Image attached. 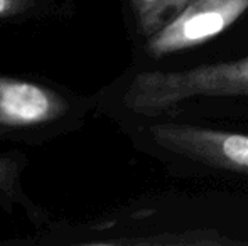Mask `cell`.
I'll return each mask as SVG.
<instances>
[{"mask_svg":"<svg viewBox=\"0 0 248 246\" xmlns=\"http://www.w3.org/2000/svg\"><path fill=\"white\" fill-rule=\"evenodd\" d=\"M199 96H248V56L238 61L135 76L125 103L140 115H159Z\"/></svg>","mask_w":248,"mask_h":246,"instance_id":"obj_1","label":"cell"},{"mask_svg":"<svg viewBox=\"0 0 248 246\" xmlns=\"http://www.w3.org/2000/svg\"><path fill=\"white\" fill-rule=\"evenodd\" d=\"M248 10V0H191L176 17L149 36L147 51L160 58L198 47L225 32Z\"/></svg>","mask_w":248,"mask_h":246,"instance_id":"obj_2","label":"cell"},{"mask_svg":"<svg viewBox=\"0 0 248 246\" xmlns=\"http://www.w3.org/2000/svg\"><path fill=\"white\" fill-rule=\"evenodd\" d=\"M150 133L155 144L172 154L248 175V135L186 123L155 125Z\"/></svg>","mask_w":248,"mask_h":246,"instance_id":"obj_3","label":"cell"},{"mask_svg":"<svg viewBox=\"0 0 248 246\" xmlns=\"http://www.w3.org/2000/svg\"><path fill=\"white\" fill-rule=\"evenodd\" d=\"M64 112V101L49 88L14 78H0V128L32 130L49 125Z\"/></svg>","mask_w":248,"mask_h":246,"instance_id":"obj_4","label":"cell"},{"mask_svg":"<svg viewBox=\"0 0 248 246\" xmlns=\"http://www.w3.org/2000/svg\"><path fill=\"white\" fill-rule=\"evenodd\" d=\"M191 0H132L142 34L152 36L176 17Z\"/></svg>","mask_w":248,"mask_h":246,"instance_id":"obj_5","label":"cell"},{"mask_svg":"<svg viewBox=\"0 0 248 246\" xmlns=\"http://www.w3.org/2000/svg\"><path fill=\"white\" fill-rule=\"evenodd\" d=\"M20 9V0H0V17H9Z\"/></svg>","mask_w":248,"mask_h":246,"instance_id":"obj_6","label":"cell"}]
</instances>
